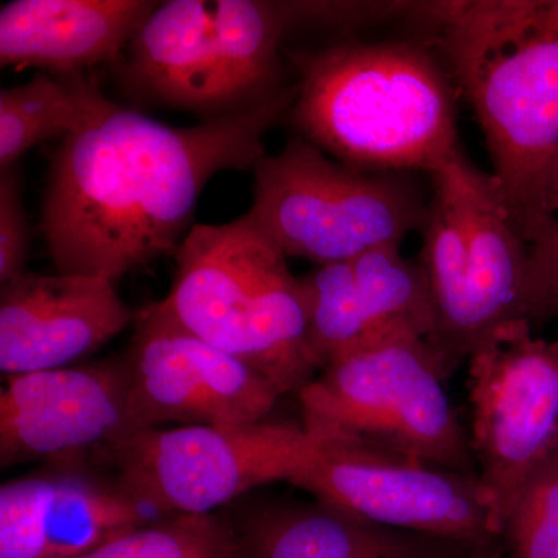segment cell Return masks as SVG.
<instances>
[{"mask_svg": "<svg viewBox=\"0 0 558 558\" xmlns=\"http://www.w3.org/2000/svg\"><path fill=\"white\" fill-rule=\"evenodd\" d=\"M97 80L84 73L39 72L27 83L0 92V168L39 143L69 137L110 108Z\"/></svg>", "mask_w": 558, "mask_h": 558, "instance_id": "ac0fdd59", "label": "cell"}, {"mask_svg": "<svg viewBox=\"0 0 558 558\" xmlns=\"http://www.w3.org/2000/svg\"><path fill=\"white\" fill-rule=\"evenodd\" d=\"M163 303L180 325L258 371L282 396L317 377L303 277L250 213L193 226Z\"/></svg>", "mask_w": 558, "mask_h": 558, "instance_id": "277c9868", "label": "cell"}, {"mask_svg": "<svg viewBox=\"0 0 558 558\" xmlns=\"http://www.w3.org/2000/svg\"><path fill=\"white\" fill-rule=\"evenodd\" d=\"M300 137L351 168L432 174L459 149L450 73L424 47L341 40L292 54Z\"/></svg>", "mask_w": 558, "mask_h": 558, "instance_id": "3957f363", "label": "cell"}, {"mask_svg": "<svg viewBox=\"0 0 558 558\" xmlns=\"http://www.w3.org/2000/svg\"><path fill=\"white\" fill-rule=\"evenodd\" d=\"M472 106L502 201L529 245L558 218V0L416 2Z\"/></svg>", "mask_w": 558, "mask_h": 558, "instance_id": "7a4b0ae2", "label": "cell"}, {"mask_svg": "<svg viewBox=\"0 0 558 558\" xmlns=\"http://www.w3.org/2000/svg\"><path fill=\"white\" fill-rule=\"evenodd\" d=\"M28 223L21 201L16 168L0 174V282L24 274L28 256Z\"/></svg>", "mask_w": 558, "mask_h": 558, "instance_id": "cb8c5ba5", "label": "cell"}, {"mask_svg": "<svg viewBox=\"0 0 558 558\" xmlns=\"http://www.w3.org/2000/svg\"><path fill=\"white\" fill-rule=\"evenodd\" d=\"M312 355L322 371L389 337L432 340L435 310L421 264L400 247L368 250L303 277Z\"/></svg>", "mask_w": 558, "mask_h": 558, "instance_id": "5bb4252c", "label": "cell"}, {"mask_svg": "<svg viewBox=\"0 0 558 558\" xmlns=\"http://www.w3.org/2000/svg\"><path fill=\"white\" fill-rule=\"evenodd\" d=\"M557 347H558V340H556Z\"/></svg>", "mask_w": 558, "mask_h": 558, "instance_id": "4316f807", "label": "cell"}, {"mask_svg": "<svg viewBox=\"0 0 558 558\" xmlns=\"http://www.w3.org/2000/svg\"><path fill=\"white\" fill-rule=\"evenodd\" d=\"M124 357L7 376L0 395V465L69 464L132 435Z\"/></svg>", "mask_w": 558, "mask_h": 558, "instance_id": "4fadbf2b", "label": "cell"}, {"mask_svg": "<svg viewBox=\"0 0 558 558\" xmlns=\"http://www.w3.org/2000/svg\"><path fill=\"white\" fill-rule=\"evenodd\" d=\"M295 92L293 84L255 108L190 128L113 102L62 140L39 223L57 274L117 282L175 255L208 180L256 167Z\"/></svg>", "mask_w": 558, "mask_h": 558, "instance_id": "6da1fadb", "label": "cell"}, {"mask_svg": "<svg viewBox=\"0 0 558 558\" xmlns=\"http://www.w3.org/2000/svg\"><path fill=\"white\" fill-rule=\"evenodd\" d=\"M81 558H240L234 529L216 515H171L143 524Z\"/></svg>", "mask_w": 558, "mask_h": 558, "instance_id": "ffe728a7", "label": "cell"}, {"mask_svg": "<svg viewBox=\"0 0 558 558\" xmlns=\"http://www.w3.org/2000/svg\"><path fill=\"white\" fill-rule=\"evenodd\" d=\"M433 558H505L497 542L480 545H458L454 550H439Z\"/></svg>", "mask_w": 558, "mask_h": 558, "instance_id": "d4e9b609", "label": "cell"}, {"mask_svg": "<svg viewBox=\"0 0 558 558\" xmlns=\"http://www.w3.org/2000/svg\"><path fill=\"white\" fill-rule=\"evenodd\" d=\"M293 31L284 0L161 2L128 44L124 78L157 105L231 116L288 87L279 49Z\"/></svg>", "mask_w": 558, "mask_h": 558, "instance_id": "8992f818", "label": "cell"}, {"mask_svg": "<svg viewBox=\"0 0 558 558\" xmlns=\"http://www.w3.org/2000/svg\"><path fill=\"white\" fill-rule=\"evenodd\" d=\"M520 317L531 328L558 317V218L529 245Z\"/></svg>", "mask_w": 558, "mask_h": 558, "instance_id": "603a6c76", "label": "cell"}, {"mask_svg": "<svg viewBox=\"0 0 558 558\" xmlns=\"http://www.w3.org/2000/svg\"><path fill=\"white\" fill-rule=\"evenodd\" d=\"M46 558H81L150 523L149 509L112 481L76 469L54 470Z\"/></svg>", "mask_w": 558, "mask_h": 558, "instance_id": "d6986e66", "label": "cell"}, {"mask_svg": "<svg viewBox=\"0 0 558 558\" xmlns=\"http://www.w3.org/2000/svg\"><path fill=\"white\" fill-rule=\"evenodd\" d=\"M123 357L134 433L174 422L256 424L282 396L258 371L180 325L163 300L137 311Z\"/></svg>", "mask_w": 558, "mask_h": 558, "instance_id": "7c38bea8", "label": "cell"}, {"mask_svg": "<svg viewBox=\"0 0 558 558\" xmlns=\"http://www.w3.org/2000/svg\"><path fill=\"white\" fill-rule=\"evenodd\" d=\"M234 534L240 558H433L440 543L377 526L317 499L264 506Z\"/></svg>", "mask_w": 558, "mask_h": 558, "instance_id": "e0dca14e", "label": "cell"}, {"mask_svg": "<svg viewBox=\"0 0 558 558\" xmlns=\"http://www.w3.org/2000/svg\"><path fill=\"white\" fill-rule=\"evenodd\" d=\"M250 215L288 258L318 266L379 247H400L421 231L428 199L410 172L348 167L295 135L253 168Z\"/></svg>", "mask_w": 558, "mask_h": 558, "instance_id": "ba28073f", "label": "cell"}, {"mask_svg": "<svg viewBox=\"0 0 558 558\" xmlns=\"http://www.w3.org/2000/svg\"><path fill=\"white\" fill-rule=\"evenodd\" d=\"M446 379L427 339L389 337L329 363L301 389L303 427L322 438L478 476Z\"/></svg>", "mask_w": 558, "mask_h": 558, "instance_id": "52a82bcc", "label": "cell"}, {"mask_svg": "<svg viewBox=\"0 0 558 558\" xmlns=\"http://www.w3.org/2000/svg\"><path fill=\"white\" fill-rule=\"evenodd\" d=\"M157 5L149 0H14L0 10V64L83 73L117 60Z\"/></svg>", "mask_w": 558, "mask_h": 558, "instance_id": "2e32d148", "label": "cell"}, {"mask_svg": "<svg viewBox=\"0 0 558 558\" xmlns=\"http://www.w3.org/2000/svg\"><path fill=\"white\" fill-rule=\"evenodd\" d=\"M57 475L40 472L0 488V558H46Z\"/></svg>", "mask_w": 558, "mask_h": 558, "instance_id": "44dd1931", "label": "cell"}, {"mask_svg": "<svg viewBox=\"0 0 558 558\" xmlns=\"http://www.w3.org/2000/svg\"><path fill=\"white\" fill-rule=\"evenodd\" d=\"M317 440L303 425H179L134 433L98 450L113 480L159 515H213V510L274 481L292 480Z\"/></svg>", "mask_w": 558, "mask_h": 558, "instance_id": "9c48e42d", "label": "cell"}, {"mask_svg": "<svg viewBox=\"0 0 558 558\" xmlns=\"http://www.w3.org/2000/svg\"><path fill=\"white\" fill-rule=\"evenodd\" d=\"M501 537L513 558H558V450L521 490Z\"/></svg>", "mask_w": 558, "mask_h": 558, "instance_id": "7402d4cb", "label": "cell"}, {"mask_svg": "<svg viewBox=\"0 0 558 558\" xmlns=\"http://www.w3.org/2000/svg\"><path fill=\"white\" fill-rule=\"evenodd\" d=\"M421 264L435 310L429 344L446 373L521 322L529 244L492 174L461 148L429 174Z\"/></svg>", "mask_w": 558, "mask_h": 558, "instance_id": "5b68a950", "label": "cell"}, {"mask_svg": "<svg viewBox=\"0 0 558 558\" xmlns=\"http://www.w3.org/2000/svg\"><path fill=\"white\" fill-rule=\"evenodd\" d=\"M312 436L317 440L314 454L290 484L317 501L377 526L440 542L480 545L501 537L478 476Z\"/></svg>", "mask_w": 558, "mask_h": 558, "instance_id": "30bf717a", "label": "cell"}, {"mask_svg": "<svg viewBox=\"0 0 558 558\" xmlns=\"http://www.w3.org/2000/svg\"><path fill=\"white\" fill-rule=\"evenodd\" d=\"M549 191L558 211V154L556 160H554L553 168H550Z\"/></svg>", "mask_w": 558, "mask_h": 558, "instance_id": "484cf974", "label": "cell"}, {"mask_svg": "<svg viewBox=\"0 0 558 558\" xmlns=\"http://www.w3.org/2000/svg\"><path fill=\"white\" fill-rule=\"evenodd\" d=\"M135 315L109 279L25 270L0 292V369L65 368L134 325Z\"/></svg>", "mask_w": 558, "mask_h": 558, "instance_id": "9a60e30c", "label": "cell"}, {"mask_svg": "<svg viewBox=\"0 0 558 558\" xmlns=\"http://www.w3.org/2000/svg\"><path fill=\"white\" fill-rule=\"evenodd\" d=\"M469 362L470 442L502 532L527 481L558 450V347L517 322Z\"/></svg>", "mask_w": 558, "mask_h": 558, "instance_id": "8fae6325", "label": "cell"}]
</instances>
